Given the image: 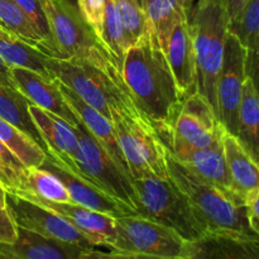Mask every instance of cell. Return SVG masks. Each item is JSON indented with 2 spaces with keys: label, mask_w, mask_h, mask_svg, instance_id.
<instances>
[{
  "label": "cell",
  "mask_w": 259,
  "mask_h": 259,
  "mask_svg": "<svg viewBox=\"0 0 259 259\" xmlns=\"http://www.w3.org/2000/svg\"><path fill=\"white\" fill-rule=\"evenodd\" d=\"M121 76L137 108L152 121L157 133L166 132L182 98L166 53L149 30L128 50Z\"/></svg>",
  "instance_id": "1"
},
{
  "label": "cell",
  "mask_w": 259,
  "mask_h": 259,
  "mask_svg": "<svg viewBox=\"0 0 259 259\" xmlns=\"http://www.w3.org/2000/svg\"><path fill=\"white\" fill-rule=\"evenodd\" d=\"M111 123L133 180L147 176L168 179V151L152 121L129 95L116 99L110 108Z\"/></svg>",
  "instance_id": "2"
},
{
  "label": "cell",
  "mask_w": 259,
  "mask_h": 259,
  "mask_svg": "<svg viewBox=\"0 0 259 259\" xmlns=\"http://www.w3.org/2000/svg\"><path fill=\"white\" fill-rule=\"evenodd\" d=\"M167 164L169 179L186 196L207 234H255L248 224L245 202L242 199L197 177L169 153Z\"/></svg>",
  "instance_id": "3"
},
{
  "label": "cell",
  "mask_w": 259,
  "mask_h": 259,
  "mask_svg": "<svg viewBox=\"0 0 259 259\" xmlns=\"http://www.w3.org/2000/svg\"><path fill=\"white\" fill-rule=\"evenodd\" d=\"M187 17L196 57L197 91L207 99L218 115V80L230 22L225 2L199 0L192 5Z\"/></svg>",
  "instance_id": "4"
},
{
  "label": "cell",
  "mask_w": 259,
  "mask_h": 259,
  "mask_svg": "<svg viewBox=\"0 0 259 259\" xmlns=\"http://www.w3.org/2000/svg\"><path fill=\"white\" fill-rule=\"evenodd\" d=\"M40 3L53 40L62 58H73L90 63L116 82L124 83L121 72L95 32L81 17L77 8L61 0H40Z\"/></svg>",
  "instance_id": "5"
},
{
  "label": "cell",
  "mask_w": 259,
  "mask_h": 259,
  "mask_svg": "<svg viewBox=\"0 0 259 259\" xmlns=\"http://www.w3.org/2000/svg\"><path fill=\"white\" fill-rule=\"evenodd\" d=\"M133 189L137 214L171 228L189 242H196L207 234L186 196L169 177L133 180Z\"/></svg>",
  "instance_id": "6"
},
{
  "label": "cell",
  "mask_w": 259,
  "mask_h": 259,
  "mask_svg": "<svg viewBox=\"0 0 259 259\" xmlns=\"http://www.w3.org/2000/svg\"><path fill=\"white\" fill-rule=\"evenodd\" d=\"M108 257L192 259V242L139 214L115 218V240Z\"/></svg>",
  "instance_id": "7"
},
{
  "label": "cell",
  "mask_w": 259,
  "mask_h": 259,
  "mask_svg": "<svg viewBox=\"0 0 259 259\" xmlns=\"http://www.w3.org/2000/svg\"><path fill=\"white\" fill-rule=\"evenodd\" d=\"M47 66L53 80L67 86L109 119H111V104L120 96L129 95L124 83L116 82L98 67L83 61L48 57Z\"/></svg>",
  "instance_id": "8"
},
{
  "label": "cell",
  "mask_w": 259,
  "mask_h": 259,
  "mask_svg": "<svg viewBox=\"0 0 259 259\" xmlns=\"http://www.w3.org/2000/svg\"><path fill=\"white\" fill-rule=\"evenodd\" d=\"M225 131L211 104L196 90L182 99L167 131L158 136L164 146L205 148L219 141Z\"/></svg>",
  "instance_id": "9"
},
{
  "label": "cell",
  "mask_w": 259,
  "mask_h": 259,
  "mask_svg": "<svg viewBox=\"0 0 259 259\" xmlns=\"http://www.w3.org/2000/svg\"><path fill=\"white\" fill-rule=\"evenodd\" d=\"M75 132L80 143L77 167L83 179L134 210L133 180L121 171L120 167L80 121Z\"/></svg>",
  "instance_id": "10"
},
{
  "label": "cell",
  "mask_w": 259,
  "mask_h": 259,
  "mask_svg": "<svg viewBox=\"0 0 259 259\" xmlns=\"http://www.w3.org/2000/svg\"><path fill=\"white\" fill-rule=\"evenodd\" d=\"M7 209L17 227L88 252L96 250L95 245L65 218L33 200L7 192Z\"/></svg>",
  "instance_id": "11"
},
{
  "label": "cell",
  "mask_w": 259,
  "mask_h": 259,
  "mask_svg": "<svg viewBox=\"0 0 259 259\" xmlns=\"http://www.w3.org/2000/svg\"><path fill=\"white\" fill-rule=\"evenodd\" d=\"M247 48L233 32L228 30L222 70L218 80V118L229 133L237 134L238 113L247 75Z\"/></svg>",
  "instance_id": "12"
},
{
  "label": "cell",
  "mask_w": 259,
  "mask_h": 259,
  "mask_svg": "<svg viewBox=\"0 0 259 259\" xmlns=\"http://www.w3.org/2000/svg\"><path fill=\"white\" fill-rule=\"evenodd\" d=\"M29 113L47 148V156L65 167L67 171L83 179L77 159L80 143L75 128L60 116L29 103Z\"/></svg>",
  "instance_id": "13"
},
{
  "label": "cell",
  "mask_w": 259,
  "mask_h": 259,
  "mask_svg": "<svg viewBox=\"0 0 259 259\" xmlns=\"http://www.w3.org/2000/svg\"><path fill=\"white\" fill-rule=\"evenodd\" d=\"M166 148L172 158L176 159L179 163L186 167L197 177L219 187L220 190L228 194L237 196L233 192L229 174H228L223 137L214 144L205 148H191V147L176 143L168 144Z\"/></svg>",
  "instance_id": "14"
},
{
  "label": "cell",
  "mask_w": 259,
  "mask_h": 259,
  "mask_svg": "<svg viewBox=\"0 0 259 259\" xmlns=\"http://www.w3.org/2000/svg\"><path fill=\"white\" fill-rule=\"evenodd\" d=\"M10 76L15 89L30 103L60 116L73 128L77 126L78 119L63 99L56 80L46 77L29 68L18 66L10 67Z\"/></svg>",
  "instance_id": "15"
},
{
  "label": "cell",
  "mask_w": 259,
  "mask_h": 259,
  "mask_svg": "<svg viewBox=\"0 0 259 259\" xmlns=\"http://www.w3.org/2000/svg\"><path fill=\"white\" fill-rule=\"evenodd\" d=\"M40 167L55 174L62 181L67 191L70 192L72 202H75V204L82 205V206L89 207V209L103 212V214L111 215L114 218L137 214L131 206L124 204L123 201L106 194L105 191L96 187L95 185L91 184L88 180L81 179V177L71 174L65 167L53 161L48 156Z\"/></svg>",
  "instance_id": "16"
},
{
  "label": "cell",
  "mask_w": 259,
  "mask_h": 259,
  "mask_svg": "<svg viewBox=\"0 0 259 259\" xmlns=\"http://www.w3.org/2000/svg\"><path fill=\"white\" fill-rule=\"evenodd\" d=\"M29 199V197H27ZM53 210L70 222L95 247H110L115 240V218L103 214L75 202H53L43 199H29Z\"/></svg>",
  "instance_id": "17"
},
{
  "label": "cell",
  "mask_w": 259,
  "mask_h": 259,
  "mask_svg": "<svg viewBox=\"0 0 259 259\" xmlns=\"http://www.w3.org/2000/svg\"><path fill=\"white\" fill-rule=\"evenodd\" d=\"M93 253L19 227L14 242L0 243V258L9 259H81Z\"/></svg>",
  "instance_id": "18"
},
{
  "label": "cell",
  "mask_w": 259,
  "mask_h": 259,
  "mask_svg": "<svg viewBox=\"0 0 259 259\" xmlns=\"http://www.w3.org/2000/svg\"><path fill=\"white\" fill-rule=\"evenodd\" d=\"M56 82L58 83V88H60L61 93H62L63 99L68 104V106L73 111V114L78 119V121L96 139V142L105 149L106 153L120 167L121 171L131 177L128 164H126L125 159H124L123 153L120 151V147H119L118 141H116V136L115 132H114L111 119L106 118L100 111L96 110L91 105H89L88 103H85L80 96L76 95L67 86L58 82V81H56Z\"/></svg>",
  "instance_id": "19"
},
{
  "label": "cell",
  "mask_w": 259,
  "mask_h": 259,
  "mask_svg": "<svg viewBox=\"0 0 259 259\" xmlns=\"http://www.w3.org/2000/svg\"><path fill=\"white\" fill-rule=\"evenodd\" d=\"M164 53L181 98L196 91V57L189 17L177 23Z\"/></svg>",
  "instance_id": "20"
},
{
  "label": "cell",
  "mask_w": 259,
  "mask_h": 259,
  "mask_svg": "<svg viewBox=\"0 0 259 259\" xmlns=\"http://www.w3.org/2000/svg\"><path fill=\"white\" fill-rule=\"evenodd\" d=\"M223 147L233 192L245 202L247 196L259 190V163L228 131L223 134Z\"/></svg>",
  "instance_id": "21"
},
{
  "label": "cell",
  "mask_w": 259,
  "mask_h": 259,
  "mask_svg": "<svg viewBox=\"0 0 259 259\" xmlns=\"http://www.w3.org/2000/svg\"><path fill=\"white\" fill-rule=\"evenodd\" d=\"M192 259H259V235L206 234L192 242Z\"/></svg>",
  "instance_id": "22"
},
{
  "label": "cell",
  "mask_w": 259,
  "mask_h": 259,
  "mask_svg": "<svg viewBox=\"0 0 259 259\" xmlns=\"http://www.w3.org/2000/svg\"><path fill=\"white\" fill-rule=\"evenodd\" d=\"M142 8L146 14L149 33L161 50L166 52L175 27L180 20L187 17V12L179 0H142Z\"/></svg>",
  "instance_id": "23"
},
{
  "label": "cell",
  "mask_w": 259,
  "mask_h": 259,
  "mask_svg": "<svg viewBox=\"0 0 259 259\" xmlns=\"http://www.w3.org/2000/svg\"><path fill=\"white\" fill-rule=\"evenodd\" d=\"M235 136L259 163V93L248 77L244 82Z\"/></svg>",
  "instance_id": "24"
},
{
  "label": "cell",
  "mask_w": 259,
  "mask_h": 259,
  "mask_svg": "<svg viewBox=\"0 0 259 259\" xmlns=\"http://www.w3.org/2000/svg\"><path fill=\"white\" fill-rule=\"evenodd\" d=\"M0 57L9 67L18 66V67L29 68L46 77L53 78L47 66L48 56L37 48L27 45L2 27H0Z\"/></svg>",
  "instance_id": "25"
},
{
  "label": "cell",
  "mask_w": 259,
  "mask_h": 259,
  "mask_svg": "<svg viewBox=\"0 0 259 259\" xmlns=\"http://www.w3.org/2000/svg\"><path fill=\"white\" fill-rule=\"evenodd\" d=\"M30 101L17 89L0 83V118L32 137L46 152V144L29 113Z\"/></svg>",
  "instance_id": "26"
},
{
  "label": "cell",
  "mask_w": 259,
  "mask_h": 259,
  "mask_svg": "<svg viewBox=\"0 0 259 259\" xmlns=\"http://www.w3.org/2000/svg\"><path fill=\"white\" fill-rule=\"evenodd\" d=\"M18 195L29 199H43L53 202H72L70 192L60 179L43 167L27 168L22 189Z\"/></svg>",
  "instance_id": "27"
},
{
  "label": "cell",
  "mask_w": 259,
  "mask_h": 259,
  "mask_svg": "<svg viewBox=\"0 0 259 259\" xmlns=\"http://www.w3.org/2000/svg\"><path fill=\"white\" fill-rule=\"evenodd\" d=\"M0 27L50 57L45 39L14 0H0Z\"/></svg>",
  "instance_id": "28"
},
{
  "label": "cell",
  "mask_w": 259,
  "mask_h": 259,
  "mask_svg": "<svg viewBox=\"0 0 259 259\" xmlns=\"http://www.w3.org/2000/svg\"><path fill=\"white\" fill-rule=\"evenodd\" d=\"M100 40L110 55L115 66L121 72L126 52L134 43L128 35L120 18H119L118 10H116L113 0H106L105 17H104Z\"/></svg>",
  "instance_id": "29"
},
{
  "label": "cell",
  "mask_w": 259,
  "mask_h": 259,
  "mask_svg": "<svg viewBox=\"0 0 259 259\" xmlns=\"http://www.w3.org/2000/svg\"><path fill=\"white\" fill-rule=\"evenodd\" d=\"M0 139L19 159L25 168L40 167L47 158V152L17 126L0 118Z\"/></svg>",
  "instance_id": "30"
},
{
  "label": "cell",
  "mask_w": 259,
  "mask_h": 259,
  "mask_svg": "<svg viewBox=\"0 0 259 259\" xmlns=\"http://www.w3.org/2000/svg\"><path fill=\"white\" fill-rule=\"evenodd\" d=\"M113 2L126 33L133 43H136L148 32V24L142 8V3L139 0H113Z\"/></svg>",
  "instance_id": "31"
},
{
  "label": "cell",
  "mask_w": 259,
  "mask_h": 259,
  "mask_svg": "<svg viewBox=\"0 0 259 259\" xmlns=\"http://www.w3.org/2000/svg\"><path fill=\"white\" fill-rule=\"evenodd\" d=\"M229 30L240 42L249 47L259 34V0H247L235 20L229 23Z\"/></svg>",
  "instance_id": "32"
},
{
  "label": "cell",
  "mask_w": 259,
  "mask_h": 259,
  "mask_svg": "<svg viewBox=\"0 0 259 259\" xmlns=\"http://www.w3.org/2000/svg\"><path fill=\"white\" fill-rule=\"evenodd\" d=\"M27 168L0 139V185L7 192L17 194L22 189Z\"/></svg>",
  "instance_id": "33"
},
{
  "label": "cell",
  "mask_w": 259,
  "mask_h": 259,
  "mask_svg": "<svg viewBox=\"0 0 259 259\" xmlns=\"http://www.w3.org/2000/svg\"><path fill=\"white\" fill-rule=\"evenodd\" d=\"M14 2L28 15V18L34 24L35 29L40 34V37L45 39L46 45L48 46V50H50V57L62 58L60 50H58L55 40H53L52 33H51L50 29V24H48L47 17H46L45 9H43V5L40 3V0H14Z\"/></svg>",
  "instance_id": "34"
},
{
  "label": "cell",
  "mask_w": 259,
  "mask_h": 259,
  "mask_svg": "<svg viewBox=\"0 0 259 259\" xmlns=\"http://www.w3.org/2000/svg\"><path fill=\"white\" fill-rule=\"evenodd\" d=\"M106 0H77V8L81 17L95 32L99 39L103 30L104 17H105Z\"/></svg>",
  "instance_id": "35"
},
{
  "label": "cell",
  "mask_w": 259,
  "mask_h": 259,
  "mask_svg": "<svg viewBox=\"0 0 259 259\" xmlns=\"http://www.w3.org/2000/svg\"><path fill=\"white\" fill-rule=\"evenodd\" d=\"M247 48L245 56V75L259 93V34Z\"/></svg>",
  "instance_id": "36"
},
{
  "label": "cell",
  "mask_w": 259,
  "mask_h": 259,
  "mask_svg": "<svg viewBox=\"0 0 259 259\" xmlns=\"http://www.w3.org/2000/svg\"><path fill=\"white\" fill-rule=\"evenodd\" d=\"M17 238V225L7 207H0V243H13Z\"/></svg>",
  "instance_id": "37"
},
{
  "label": "cell",
  "mask_w": 259,
  "mask_h": 259,
  "mask_svg": "<svg viewBox=\"0 0 259 259\" xmlns=\"http://www.w3.org/2000/svg\"><path fill=\"white\" fill-rule=\"evenodd\" d=\"M247 219L250 230L259 235V190L245 199Z\"/></svg>",
  "instance_id": "38"
},
{
  "label": "cell",
  "mask_w": 259,
  "mask_h": 259,
  "mask_svg": "<svg viewBox=\"0 0 259 259\" xmlns=\"http://www.w3.org/2000/svg\"><path fill=\"white\" fill-rule=\"evenodd\" d=\"M245 2H247V0H225V7H227V12L230 20L229 23L235 20V18L238 17V14L240 13L242 8L244 7Z\"/></svg>",
  "instance_id": "39"
},
{
  "label": "cell",
  "mask_w": 259,
  "mask_h": 259,
  "mask_svg": "<svg viewBox=\"0 0 259 259\" xmlns=\"http://www.w3.org/2000/svg\"><path fill=\"white\" fill-rule=\"evenodd\" d=\"M0 83L15 89L12 76H10V67L2 60V57H0Z\"/></svg>",
  "instance_id": "40"
},
{
  "label": "cell",
  "mask_w": 259,
  "mask_h": 259,
  "mask_svg": "<svg viewBox=\"0 0 259 259\" xmlns=\"http://www.w3.org/2000/svg\"><path fill=\"white\" fill-rule=\"evenodd\" d=\"M0 207H7V190L0 185Z\"/></svg>",
  "instance_id": "41"
},
{
  "label": "cell",
  "mask_w": 259,
  "mask_h": 259,
  "mask_svg": "<svg viewBox=\"0 0 259 259\" xmlns=\"http://www.w3.org/2000/svg\"><path fill=\"white\" fill-rule=\"evenodd\" d=\"M194 2L195 0H179V3L181 4V7L184 8L187 13L190 12V9H191L192 5H194Z\"/></svg>",
  "instance_id": "42"
},
{
  "label": "cell",
  "mask_w": 259,
  "mask_h": 259,
  "mask_svg": "<svg viewBox=\"0 0 259 259\" xmlns=\"http://www.w3.org/2000/svg\"><path fill=\"white\" fill-rule=\"evenodd\" d=\"M61 2L66 3V4L71 5V7H73V8H77V0H61Z\"/></svg>",
  "instance_id": "43"
},
{
  "label": "cell",
  "mask_w": 259,
  "mask_h": 259,
  "mask_svg": "<svg viewBox=\"0 0 259 259\" xmlns=\"http://www.w3.org/2000/svg\"><path fill=\"white\" fill-rule=\"evenodd\" d=\"M139 2H141V3H142V0H139Z\"/></svg>",
  "instance_id": "44"
},
{
  "label": "cell",
  "mask_w": 259,
  "mask_h": 259,
  "mask_svg": "<svg viewBox=\"0 0 259 259\" xmlns=\"http://www.w3.org/2000/svg\"><path fill=\"white\" fill-rule=\"evenodd\" d=\"M224 2H225V0H224Z\"/></svg>",
  "instance_id": "45"
}]
</instances>
